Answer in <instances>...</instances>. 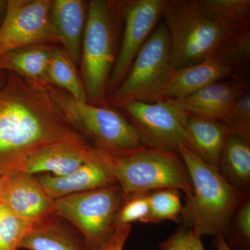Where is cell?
<instances>
[{
    "instance_id": "cell-1",
    "label": "cell",
    "mask_w": 250,
    "mask_h": 250,
    "mask_svg": "<svg viewBox=\"0 0 250 250\" xmlns=\"http://www.w3.org/2000/svg\"><path fill=\"white\" fill-rule=\"evenodd\" d=\"M79 136L45 82L33 81L27 86L19 82L0 92V170L36 149Z\"/></svg>"
},
{
    "instance_id": "cell-2",
    "label": "cell",
    "mask_w": 250,
    "mask_h": 250,
    "mask_svg": "<svg viewBox=\"0 0 250 250\" xmlns=\"http://www.w3.org/2000/svg\"><path fill=\"white\" fill-rule=\"evenodd\" d=\"M177 154L182 157L193 188L182 210L185 223L200 237L223 235L226 239L243 193L191 149L182 146Z\"/></svg>"
},
{
    "instance_id": "cell-3",
    "label": "cell",
    "mask_w": 250,
    "mask_h": 250,
    "mask_svg": "<svg viewBox=\"0 0 250 250\" xmlns=\"http://www.w3.org/2000/svg\"><path fill=\"white\" fill-rule=\"evenodd\" d=\"M162 17L170 35L173 70L205 60L238 33L206 9L200 0H166Z\"/></svg>"
},
{
    "instance_id": "cell-4",
    "label": "cell",
    "mask_w": 250,
    "mask_h": 250,
    "mask_svg": "<svg viewBox=\"0 0 250 250\" xmlns=\"http://www.w3.org/2000/svg\"><path fill=\"white\" fill-rule=\"evenodd\" d=\"M95 149L97 158L107 167L125 196L164 188L182 190L187 198L192 196L190 177L177 153L148 147L121 154Z\"/></svg>"
},
{
    "instance_id": "cell-5",
    "label": "cell",
    "mask_w": 250,
    "mask_h": 250,
    "mask_svg": "<svg viewBox=\"0 0 250 250\" xmlns=\"http://www.w3.org/2000/svg\"><path fill=\"white\" fill-rule=\"evenodd\" d=\"M120 3H88L82 44V69L89 103H105L106 88L117 58L116 19Z\"/></svg>"
},
{
    "instance_id": "cell-6",
    "label": "cell",
    "mask_w": 250,
    "mask_h": 250,
    "mask_svg": "<svg viewBox=\"0 0 250 250\" xmlns=\"http://www.w3.org/2000/svg\"><path fill=\"white\" fill-rule=\"evenodd\" d=\"M47 88L67 123L91 140L95 147L110 154L146 147L134 126L118 111L77 100L47 83Z\"/></svg>"
},
{
    "instance_id": "cell-7",
    "label": "cell",
    "mask_w": 250,
    "mask_h": 250,
    "mask_svg": "<svg viewBox=\"0 0 250 250\" xmlns=\"http://www.w3.org/2000/svg\"><path fill=\"white\" fill-rule=\"evenodd\" d=\"M173 71L170 35L165 24L161 23L136 55L121 83L108 95L106 102L119 107L129 102L164 100Z\"/></svg>"
},
{
    "instance_id": "cell-8",
    "label": "cell",
    "mask_w": 250,
    "mask_h": 250,
    "mask_svg": "<svg viewBox=\"0 0 250 250\" xmlns=\"http://www.w3.org/2000/svg\"><path fill=\"white\" fill-rule=\"evenodd\" d=\"M250 29L231 36L201 62L174 70L166 86L165 100H178L220 81H249Z\"/></svg>"
},
{
    "instance_id": "cell-9",
    "label": "cell",
    "mask_w": 250,
    "mask_h": 250,
    "mask_svg": "<svg viewBox=\"0 0 250 250\" xmlns=\"http://www.w3.org/2000/svg\"><path fill=\"white\" fill-rule=\"evenodd\" d=\"M125 198L118 184L72 194L54 200V215L65 219L90 244L104 240Z\"/></svg>"
},
{
    "instance_id": "cell-10",
    "label": "cell",
    "mask_w": 250,
    "mask_h": 250,
    "mask_svg": "<svg viewBox=\"0 0 250 250\" xmlns=\"http://www.w3.org/2000/svg\"><path fill=\"white\" fill-rule=\"evenodd\" d=\"M145 147L177 153L180 146L192 149L188 132L190 114L170 100L155 103L129 102L121 105Z\"/></svg>"
},
{
    "instance_id": "cell-11",
    "label": "cell",
    "mask_w": 250,
    "mask_h": 250,
    "mask_svg": "<svg viewBox=\"0 0 250 250\" xmlns=\"http://www.w3.org/2000/svg\"><path fill=\"white\" fill-rule=\"evenodd\" d=\"M50 0H10L0 27V57L42 42H59L50 20Z\"/></svg>"
},
{
    "instance_id": "cell-12",
    "label": "cell",
    "mask_w": 250,
    "mask_h": 250,
    "mask_svg": "<svg viewBox=\"0 0 250 250\" xmlns=\"http://www.w3.org/2000/svg\"><path fill=\"white\" fill-rule=\"evenodd\" d=\"M166 0H131L121 3L124 30L106 95L121 83L136 55L155 29L162 17Z\"/></svg>"
},
{
    "instance_id": "cell-13",
    "label": "cell",
    "mask_w": 250,
    "mask_h": 250,
    "mask_svg": "<svg viewBox=\"0 0 250 250\" xmlns=\"http://www.w3.org/2000/svg\"><path fill=\"white\" fill-rule=\"evenodd\" d=\"M95 149L80 136L48 145L11 163L0 170V174L13 175L50 172L65 176L77 170L93 159Z\"/></svg>"
},
{
    "instance_id": "cell-14",
    "label": "cell",
    "mask_w": 250,
    "mask_h": 250,
    "mask_svg": "<svg viewBox=\"0 0 250 250\" xmlns=\"http://www.w3.org/2000/svg\"><path fill=\"white\" fill-rule=\"evenodd\" d=\"M1 204L15 217L33 225L54 215V200L30 174L9 176Z\"/></svg>"
},
{
    "instance_id": "cell-15",
    "label": "cell",
    "mask_w": 250,
    "mask_h": 250,
    "mask_svg": "<svg viewBox=\"0 0 250 250\" xmlns=\"http://www.w3.org/2000/svg\"><path fill=\"white\" fill-rule=\"evenodd\" d=\"M248 90L250 82L227 80L206 85L183 98L170 100L192 116L221 121Z\"/></svg>"
},
{
    "instance_id": "cell-16",
    "label": "cell",
    "mask_w": 250,
    "mask_h": 250,
    "mask_svg": "<svg viewBox=\"0 0 250 250\" xmlns=\"http://www.w3.org/2000/svg\"><path fill=\"white\" fill-rule=\"evenodd\" d=\"M37 179L46 193L54 200L117 184L107 167L97 158L95 149L93 159L71 174L56 176L46 173Z\"/></svg>"
},
{
    "instance_id": "cell-17",
    "label": "cell",
    "mask_w": 250,
    "mask_h": 250,
    "mask_svg": "<svg viewBox=\"0 0 250 250\" xmlns=\"http://www.w3.org/2000/svg\"><path fill=\"white\" fill-rule=\"evenodd\" d=\"M85 4L81 0L52 1L50 20L59 43L74 62L82 54V39L86 21Z\"/></svg>"
},
{
    "instance_id": "cell-18",
    "label": "cell",
    "mask_w": 250,
    "mask_h": 250,
    "mask_svg": "<svg viewBox=\"0 0 250 250\" xmlns=\"http://www.w3.org/2000/svg\"><path fill=\"white\" fill-rule=\"evenodd\" d=\"M187 128L192 152L218 170L224 146L231 134L229 130L221 121L192 115L188 120Z\"/></svg>"
},
{
    "instance_id": "cell-19",
    "label": "cell",
    "mask_w": 250,
    "mask_h": 250,
    "mask_svg": "<svg viewBox=\"0 0 250 250\" xmlns=\"http://www.w3.org/2000/svg\"><path fill=\"white\" fill-rule=\"evenodd\" d=\"M20 249L88 250V246L83 236L49 217L33 227L22 240Z\"/></svg>"
},
{
    "instance_id": "cell-20",
    "label": "cell",
    "mask_w": 250,
    "mask_h": 250,
    "mask_svg": "<svg viewBox=\"0 0 250 250\" xmlns=\"http://www.w3.org/2000/svg\"><path fill=\"white\" fill-rule=\"evenodd\" d=\"M250 141L231 133L220 156L218 170L224 178L241 191L250 183Z\"/></svg>"
},
{
    "instance_id": "cell-21",
    "label": "cell",
    "mask_w": 250,
    "mask_h": 250,
    "mask_svg": "<svg viewBox=\"0 0 250 250\" xmlns=\"http://www.w3.org/2000/svg\"><path fill=\"white\" fill-rule=\"evenodd\" d=\"M54 49L37 45L12 51L0 57V70H14L29 80L45 82Z\"/></svg>"
},
{
    "instance_id": "cell-22",
    "label": "cell",
    "mask_w": 250,
    "mask_h": 250,
    "mask_svg": "<svg viewBox=\"0 0 250 250\" xmlns=\"http://www.w3.org/2000/svg\"><path fill=\"white\" fill-rule=\"evenodd\" d=\"M45 83L63 88L77 100L88 102L84 84L75 70L74 62L64 49H54L46 73Z\"/></svg>"
},
{
    "instance_id": "cell-23",
    "label": "cell",
    "mask_w": 250,
    "mask_h": 250,
    "mask_svg": "<svg viewBox=\"0 0 250 250\" xmlns=\"http://www.w3.org/2000/svg\"><path fill=\"white\" fill-rule=\"evenodd\" d=\"M202 6L235 31L250 28V0H200Z\"/></svg>"
},
{
    "instance_id": "cell-24",
    "label": "cell",
    "mask_w": 250,
    "mask_h": 250,
    "mask_svg": "<svg viewBox=\"0 0 250 250\" xmlns=\"http://www.w3.org/2000/svg\"><path fill=\"white\" fill-rule=\"evenodd\" d=\"M149 214L145 223H159L170 220L178 221L183 206L179 190L173 188L159 189L148 193Z\"/></svg>"
},
{
    "instance_id": "cell-25",
    "label": "cell",
    "mask_w": 250,
    "mask_h": 250,
    "mask_svg": "<svg viewBox=\"0 0 250 250\" xmlns=\"http://www.w3.org/2000/svg\"><path fill=\"white\" fill-rule=\"evenodd\" d=\"M149 192H137L125 196L113 220V227L131 225L134 222L145 223L149 214Z\"/></svg>"
},
{
    "instance_id": "cell-26",
    "label": "cell",
    "mask_w": 250,
    "mask_h": 250,
    "mask_svg": "<svg viewBox=\"0 0 250 250\" xmlns=\"http://www.w3.org/2000/svg\"><path fill=\"white\" fill-rule=\"evenodd\" d=\"M34 225L23 221L6 209L0 223V250H18Z\"/></svg>"
},
{
    "instance_id": "cell-27",
    "label": "cell",
    "mask_w": 250,
    "mask_h": 250,
    "mask_svg": "<svg viewBox=\"0 0 250 250\" xmlns=\"http://www.w3.org/2000/svg\"><path fill=\"white\" fill-rule=\"evenodd\" d=\"M230 132L250 141V93L247 90L221 121Z\"/></svg>"
},
{
    "instance_id": "cell-28",
    "label": "cell",
    "mask_w": 250,
    "mask_h": 250,
    "mask_svg": "<svg viewBox=\"0 0 250 250\" xmlns=\"http://www.w3.org/2000/svg\"><path fill=\"white\" fill-rule=\"evenodd\" d=\"M160 250H205L201 237L190 228L177 230L159 245Z\"/></svg>"
},
{
    "instance_id": "cell-29",
    "label": "cell",
    "mask_w": 250,
    "mask_h": 250,
    "mask_svg": "<svg viewBox=\"0 0 250 250\" xmlns=\"http://www.w3.org/2000/svg\"><path fill=\"white\" fill-rule=\"evenodd\" d=\"M236 222L237 241L242 250H250V201L246 199L241 202L236 210Z\"/></svg>"
},
{
    "instance_id": "cell-30",
    "label": "cell",
    "mask_w": 250,
    "mask_h": 250,
    "mask_svg": "<svg viewBox=\"0 0 250 250\" xmlns=\"http://www.w3.org/2000/svg\"><path fill=\"white\" fill-rule=\"evenodd\" d=\"M131 231V225L114 227L109 235L97 244L88 243V250H123Z\"/></svg>"
},
{
    "instance_id": "cell-31",
    "label": "cell",
    "mask_w": 250,
    "mask_h": 250,
    "mask_svg": "<svg viewBox=\"0 0 250 250\" xmlns=\"http://www.w3.org/2000/svg\"><path fill=\"white\" fill-rule=\"evenodd\" d=\"M214 245L217 250H233L229 246L223 235H218L215 237Z\"/></svg>"
},
{
    "instance_id": "cell-32",
    "label": "cell",
    "mask_w": 250,
    "mask_h": 250,
    "mask_svg": "<svg viewBox=\"0 0 250 250\" xmlns=\"http://www.w3.org/2000/svg\"><path fill=\"white\" fill-rule=\"evenodd\" d=\"M9 176L8 174H0V204H1V199H2L3 193H4L6 182L9 179Z\"/></svg>"
},
{
    "instance_id": "cell-33",
    "label": "cell",
    "mask_w": 250,
    "mask_h": 250,
    "mask_svg": "<svg viewBox=\"0 0 250 250\" xmlns=\"http://www.w3.org/2000/svg\"><path fill=\"white\" fill-rule=\"evenodd\" d=\"M6 208L2 204H0V223H1V219L4 216V213H6Z\"/></svg>"
},
{
    "instance_id": "cell-34",
    "label": "cell",
    "mask_w": 250,
    "mask_h": 250,
    "mask_svg": "<svg viewBox=\"0 0 250 250\" xmlns=\"http://www.w3.org/2000/svg\"><path fill=\"white\" fill-rule=\"evenodd\" d=\"M2 4V1H0V7H1V5Z\"/></svg>"
}]
</instances>
